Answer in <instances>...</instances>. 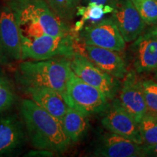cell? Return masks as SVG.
Here are the masks:
<instances>
[{
  "label": "cell",
  "instance_id": "7402d4cb",
  "mask_svg": "<svg viewBox=\"0 0 157 157\" xmlns=\"http://www.w3.org/2000/svg\"><path fill=\"white\" fill-rule=\"evenodd\" d=\"M147 24L157 22V0H131Z\"/></svg>",
  "mask_w": 157,
  "mask_h": 157
},
{
  "label": "cell",
  "instance_id": "d4e9b609",
  "mask_svg": "<svg viewBox=\"0 0 157 157\" xmlns=\"http://www.w3.org/2000/svg\"><path fill=\"white\" fill-rule=\"evenodd\" d=\"M84 3L90 4V3H96L98 5H110L114 7L115 4L117 0H82Z\"/></svg>",
  "mask_w": 157,
  "mask_h": 157
},
{
  "label": "cell",
  "instance_id": "9c48e42d",
  "mask_svg": "<svg viewBox=\"0 0 157 157\" xmlns=\"http://www.w3.org/2000/svg\"><path fill=\"white\" fill-rule=\"evenodd\" d=\"M118 102L137 123L147 113L142 82L134 71L127 72L124 77Z\"/></svg>",
  "mask_w": 157,
  "mask_h": 157
},
{
  "label": "cell",
  "instance_id": "6da1fadb",
  "mask_svg": "<svg viewBox=\"0 0 157 157\" xmlns=\"http://www.w3.org/2000/svg\"><path fill=\"white\" fill-rule=\"evenodd\" d=\"M21 113L32 146L40 151L64 152L70 141L63 128L61 121L33 101L23 99Z\"/></svg>",
  "mask_w": 157,
  "mask_h": 157
},
{
  "label": "cell",
  "instance_id": "44dd1931",
  "mask_svg": "<svg viewBox=\"0 0 157 157\" xmlns=\"http://www.w3.org/2000/svg\"><path fill=\"white\" fill-rule=\"evenodd\" d=\"M15 101V90L9 78L0 74V113L9 109Z\"/></svg>",
  "mask_w": 157,
  "mask_h": 157
},
{
  "label": "cell",
  "instance_id": "3957f363",
  "mask_svg": "<svg viewBox=\"0 0 157 157\" xmlns=\"http://www.w3.org/2000/svg\"><path fill=\"white\" fill-rule=\"evenodd\" d=\"M71 68L67 58L21 62L15 74L23 88L46 87L63 95Z\"/></svg>",
  "mask_w": 157,
  "mask_h": 157
},
{
  "label": "cell",
  "instance_id": "7a4b0ae2",
  "mask_svg": "<svg viewBox=\"0 0 157 157\" xmlns=\"http://www.w3.org/2000/svg\"><path fill=\"white\" fill-rule=\"evenodd\" d=\"M8 5L16 16L21 36L35 39L44 34L61 36L71 34L45 0H11Z\"/></svg>",
  "mask_w": 157,
  "mask_h": 157
},
{
  "label": "cell",
  "instance_id": "8fae6325",
  "mask_svg": "<svg viewBox=\"0 0 157 157\" xmlns=\"http://www.w3.org/2000/svg\"><path fill=\"white\" fill-rule=\"evenodd\" d=\"M101 123L109 132L130 139L138 144H143L138 123L121 107L118 101H114L102 119Z\"/></svg>",
  "mask_w": 157,
  "mask_h": 157
},
{
  "label": "cell",
  "instance_id": "5bb4252c",
  "mask_svg": "<svg viewBox=\"0 0 157 157\" xmlns=\"http://www.w3.org/2000/svg\"><path fill=\"white\" fill-rule=\"evenodd\" d=\"M133 44L134 65L137 73H146L157 68V29L140 35Z\"/></svg>",
  "mask_w": 157,
  "mask_h": 157
},
{
  "label": "cell",
  "instance_id": "ba28073f",
  "mask_svg": "<svg viewBox=\"0 0 157 157\" xmlns=\"http://www.w3.org/2000/svg\"><path fill=\"white\" fill-rule=\"evenodd\" d=\"M80 39L84 44L93 45L117 52L124 50L126 42L111 18L101 19L81 31Z\"/></svg>",
  "mask_w": 157,
  "mask_h": 157
},
{
  "label": "cell",
  "instance_id": "30bf717a",
  "mask_svg": "<svg viewBox=\"0 0 157 157\" xmlns=\"http://www.w3.org/2000/svg\"><path fill=\"white\" fill-rule=\"evenodd\" d=\"M112 17L126 42L135 41L143 34L146 23L131 0H117L113 7Z\"/></svg>",
  "mask_w": 157,
  "mask_h": 157
},
{
  "label": "cell",
  "instance_id": "cb8c5ba5",
  "mask_svg": "<svg viewBox=\"0 0 157 157\" xmlns=\"http://www.w3.org/2000/svg\"><path fill=\"white\" fill-rule=\"evenodd\" d=\"M143 151H144L145 156L157 157V143L143 146Z\"/></svg>",
  "mask_w": 157,
  "mask_h": 157
},
{
  "label": "cell",
  "instance_id": "484cf974",
  "mask_svg": "<svg viewBox=\"0 0 157 157\" xmlns=\"http://www.w3.org/2000/svg\"><path fill=\"white\" fill-rule=\"evenodd\" d=\"M155 71H156V79H157V68Z\"/></svg>",
  "mask_w": 157,
  "mask_h": 157
},
{
  "label": "cell",
  "instance_id": "d6986e66",
  "mask_svg": "<svg viewBox=\"0 0 157 157\" xmlns=\"http://www.w3.org/2000/svg\"><path fill=\"white\" fill-rule=\"evenodd\" d=\"M139 130L143 143H157V116L147 112L138 123Z\"/></svg>",
  "mask_w": 157,
  "mask_h": 157
},
{
  "label": "cell",
  "instance_id": "e0dca14e",
  "mask_svg": "<svg viewBox=\"0 0 157 157\" xmlns=\"http://www.w3.org/2000/svg\"><path fill=\"white\" fill-rule=\"evenodd\" d=\"M61 124L64 132L71 142L76 143L81 140L87 132V116L68 106Z\"/></svg>",
  "mask_w": 157,
  "mask_h": 157
},
{
  "label": "cell",
  "instance_id": "5b68a950",
  "mask_svg": "<svg viewBox=\"0 0 157 157\" xmlns=\"http://www.w3.org/2000/svg\"><path fill=\"white\" fill-rule=\"evenodd\" d=\"M75 52V42L71 34L61 36L44 34L35 39L21 36V60H48L57 56L70 59Z\"/></svg>",
  "mask_w": 157,
  "mask_h": 157
},
{
  "label": "cell",
  "instance_id": "603a6c76",
  "mask_svg": "<svg viewBox=\"0 0 157 157\" xmlns=\"http://www.w3.org/2000/svg\"><path fill=\"white\" fill-rule=\"evenodd\" d=\"M147 112L157 116V82L153 80L142 82Z\"/></svg>",
  "mask_w": 157,
  "mask_h": 157
},
{
  "label": "cell",
  "instance_id": "2e32d148",
  "mask_svg": "<svg viewBox=\"0 0 157 157\" xmlns=\"http://www.w3.org/2000/svg\"><path fill=\"white\" fill-rule=\"evenodd\" d=\"M25 132L15 116L0 117V156L14 151L23 144Z\"/></svg>",
  "mask_w": 157,
  "mask_h": 157
},
{
  "label": "cell",
  "instance_id": "4fadbf2b",
  "mask_svg": "<svg viewBox=\"0 0 157 157\" xmlns=\"http://www.w3.org/2000/svg\"><path fill=\"white\" fill-rule=\"evenodd\" d=\"M82 51V55L115 78H124L127 73L124 60L117 51L84 44Z\"/></svg>",
  "mask_w": 157,
  "mask_h": 157
},
{
  "label": "cell",
  "instance_id": "ffe728a7",
  "mask_svg": "<svg viewBox=\"0 0 157 157\" xmlns=\"http://www.w3.org/2000/svg\"><path fill=\"white\" fill-rule=\"evenodd\" d=\"M81 0H47L52 10L63 21H70L76 14Z\"/></svg>",
  "mask_w": 157,
  "mask_h": 157
},
{
  "label": "cell",
  "instance_id": "277c9868",
  "mask_svg": "<svg viewBox=\"0 0 157 157\" xmlns=\"http://www.w3.org/2000/svg\"><path fill=\"white\" fill-rule=\"evenodd\" d=\"M63 98L68 107L87 117L103 112L109 106L105 95L78 77L72 70L68 76Z\"/></svg>",
  "mask_w": 157,
  "mask_h": 157
},
{
  "label": "cell",
  "instance_id": "9a60e30c",
  "mask_svg": "<svg viewBox=\"0 0 157 157\" xmlns=\"http://www.w3.org/2000/svg\"><path fill=\"white\" fill-rule=\"evenodd\" d=\"M24 91L37 105L61 121L68 109L61 94L46 87H26Z\"/></svg>",
  "mask_w": 157,
  "mask_h": 157
},
{
  "label": "cell",
  "instance_id": "ac0fdd59",
  "mask_svg": "<svg viewBox=\"0 0 157 157\" xmlns=\"http://www.w3.org/2000/svg\"><path fill=\"white\" fill-rule=\"evenodd\" d=\"M113 9L114 8L112 6L98 5L96 3H90L88 4L87 7H79L78 6L77 11H76V15H81L82 18L81 21L76 23L74 31H82L83 24L87 21H101L104 15L112 13Z\"/></svg>",
  "mask_w": 157,
  "mask_h": 157
},
{
  "label": "cell",
  "instance_id": "8992f818",
  "mask_svg": "<svg viewBox=\"0 0 157 157\" xmlns=\"http://www.w3.org/2000/svg\"><path fill=\"white\" fill-rule=\"evenodd\" d=\"M69 61L71 68L78 77L101 91L108 100L114 98L119 90L117 78L101 69L78 52H74Z\"/></svg>",
  "mask_w": 157,
  "mask_h": 157
},
{
  "label": "cell",
  "instance_id": "52a82bcc",
  "mask_svg": "<svg viewBox=\"0 0 157 157\" xmlns=\"http://www.w3.org/2000/svg\"><path fill=\"white\" fill-rule=\"evenodd\" d=\"M21 60V36L14 12L10 6L0 10V63Z\"/></svg>",
  "mask_w": 157,
  "mask_h": 157
},
{
  "label": "cell",
  "instance_id": "7c38bea8",
  "mask_svg": "<svg viewBox=\"0 0 157 157\" xmlns=\"http://www.w3.org/2000/svg\"><path fill=\"white\" fill-rule=\"evenodd\" d=\"M94 155L105 157L145 156L143 145L111 132L103 135Z\"/></svg>",
  "mask_w": 157,
  "mask_h": 157
}]
</instances>
